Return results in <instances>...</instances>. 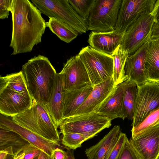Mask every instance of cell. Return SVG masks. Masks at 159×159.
Wrapping results in <instances>:
<instances>
[{"label":"cell","instance_id":"1","mask_svg":"<svg viewBox=\"0 0 159 159\" xmlns=\"http://www.w3.org/2000/svg\"><path fill=\"white\" fill-rule=\"evenodd\" d=\"M11 55L30 52L41 41L47 22L39 9L30 0H13Z\"/></svg>","mask_w":159,"mask_h":159},{"label":"cell","instance_id":"2","mask_svg":"<svg viewBox=\"0 0 159 159\" xmlns=\"http://www.w3.org/2000/svg\"><path fill=\"white\" fill-rule=\"evenodd\" d=\"M21 71L31 97L37 102L46 104L57 74L48 58L40 55L35 56L23 65Z\"/></svg>","mask_w":159,"mask_h":159},{"label":"cell","instance_id":"3","mask_svg":"<svg viewBox=\"0 0 159 159\" xmlns=\"http://www.w3.org/2000/svg\"><path fill=\"white\" fill-rule=\"evenodd\" d=\"M11 117L19 125L47 140L57 142L60 141L61 133L44 104L33 99L30 108Z\"/></svg>","mask_w":159,"mask_h":159},{"label":"cell","instance_id":"4","mask_svg":"<svg viewBox=\"0 0 159 159\" xmlns=\"http://www.w3.org/2000/svg\"><path fill=\"white\" fill-rule=\"evenodd\" d=\"M78 55L93 86L112 78L114 59L111 55L97 51L89 46L83 48Z\"/></svg>","mask_w":159,"mask_h":159},{"label":"cell","instance_id":"5","mask_svg":"<svg viewBox=\"0 0 159 159\" xmlns=\"http://www.w3.org/2000/svg\"><path fill=\"white\" fill-rule=\"evenodd\" d=\"M41 13L53 17L67 24L78 33L86 32L85 20L75 11L68 0H31Z\"/></svg>","mask_w":159,"mask_h":159},{"label":"cell","instance_id":"6","mask_svg":"<svg viewBox=\"0 0 159 159\" xmlns=\"http://www.w3.org/2000/svg\"><path fill=\"white\" fill-rule=\"evenodd\" d=\"M122 0H96L87 21L88 30L97 32L115 30Z\"/></svg>","mask_w":159,"mask_h":159},{"label":"cell","instance_id":"7","mask_svg":"<svg viewBox=\"0 0 159 159\" xmlns=\"http://www.w3.org/2000/svg\"><path fill=\"white\" fill-rule=\"evenodd\" d=\"M111 120L96 112L75 116L64 120L59 127L60 133L89 134L96 136L111 125Z\"/></svg>","mask_w":159,"mask_h":159},{"label":"cell","instance_id":"8","mask_svg":"<svg viewBox=\"0 0 159 159\" xmlns=\"http://www.w3.org/2000/svg\"><path fill=\"white\" fill-rule=\"evenodd\" d=\"M154 17L152 12L144 14L128 29L124 35L122 48L127 50L129 55L134 53L149 39Z\"/></svg>","mask_w":159,"mask_h":159},{"label":"cell","instance_id":"9","mask_svg":"<svg viewBox=\"0 0 159 159\" xmlns=\"http://www.w3.org/2000/svg\"><path fill=\"white\" fill-rule=\"evenodd\" d=\"M138 87L132 127L137 125L151 112L159 107V85L157 82L148 80Z\"/></svg>","mask_w":159,"mask_h":159},{"label":"cell","instance_id":"10","mask_svg":"<svg viewBox=\"0 0 159 159\" xmlns=\"http://www.w3.org/2000/svg\"><path fill=\"white\" fill-rule=\"evenodd\" d=\"M156 0H122L115 28L124 35L129 27L143 15L151 13Z\"/></svg>","mask_w":159,"mask_h":159},{"label":"cell","instance_id":"11","mask_svg":"<svg viewBox=\"0 0 159 159\" xmlns=\"http://www.w3.org/2000/svg\"><path fill=\"white\" fill-rule=\"evenodd\" d=\"M129 140L140 159H159V124Z\"/></svg>","mask_w":159,"mask_h":159},{"label":"cell","instance_id":"12","mask_svg":"<svg viewBox=\"0 0 159 159\" xmlns=\"http://www.w3.org/2000/svg\"><path fill=\"white\" fill-rule=\"evenodd\" d=\"M61 72L65 91H71L91 85L85 66L78 55L68 59Z\"/></svg>","mask_w":159,"mask_h":159},{"label":"cell","instance_id":"13","mask_svg":"<svg viewBox=\"0 0 159 159\" xmlns=\"http://www.w3.org/2000/svg\"><path fill=\"white\" fill-rule=\"evenodd\" d=\"M0 125L17 133L32 145L45 152L53 158V152L56 148H68L62 147L59 142L47 140L19 125L14 121L11 117H9L0 114Z\"/></svg>","mask_w":159,"mask_h":159},{"label":"cell","instance_id":"14","mask_svg":"<svg viewBox=\"0 0 159 159\" xmlns=\"http://www.w3.org/2000/svg\"><path fill=\"white\" fill-rule=\"evenodd\" d=\"M116 86L112 78L94 86L82 105L68 118L95 112L111 96Z\"/></svg>","mask_w":159,"mask_h":159},{"label":"cell","instance_id":"15","mask_svg":"<svg viewBox=\"0 0 159 159\" xmlns=\"http://www.w3.org/2000/svg\"><path fill=\"white\" fill-rule=\"evenodd\" d=\"M33 100L30 95L7 89H0V114L12 117L23 113L31 107Z\"/></svg>","mask_w":159,"mask_h":159},{"label":"cell","instance_id":"16","mask_svg":"<svg viewBox=\"0 0 159 159\" xmlns=\"http://www.w3.org/2000/svg\"><path fill=\"white\" fill-rule=\"evenodd\" d=\"M151 39L150 38L133 54L129 55L125 64V75L130 81L137 86L148 81L145 74L144 68Z\"/></svg>","mask_w":159,"mask_h":159},{"label":"cell","instance_id":"17","mask_svg":"<svg viewBox=\"0 0 159 159\" xmlns=\"http://www.w3.org/2000/svg\"><path fill=\"white\" fill-rule=\"evenodd\" d=\"M124 35L115 30L107 32L92 31L89 34L88 43L93 49L111 55L122 43Z\"/></svg>","mask_w":159,"mask_h":159},{"label":"cell","instance_id":"18","mask_svg":"<svg viewBox=\"0 0 159 159\" xmlns=\"http://www.w3.org/2000/svg\"><path fill=\"white\" fill-rule=\"evenodd\" d=\"M130 82L128 79L116 85L111 96L102 104L95 112L107 117L111 120L116 118H121L124 93Z\"/></svg>","mask_w":159,"mask_h":159},{"label":"cell","instance_id":"19","mask_svg":"<svg viewBox=\"0 0 159 159\" xmlns=\"http://www.w3.org/2000/svg\"><path fill=\"white\" fill-rule=\"evenodd\" d=\"M63 75L61 72L57 73L54 88L51 97L46 104L52 120L58 127L63 121Z\"/></svg>","mask_w":159,"mask_h":159},{"label":"cell","instance_id":"20","mask_svg":"<svg viewBox=\"0 0 159 159\" xmlns=\"http://www.w3.org/2000/svg\"><path fill=\"white\" fill-rule=\"evenodd\" d=\"M121 132L119 125H115L97 143L86 149L87 159H105L116 143Z\"/></svg>","mask_w":159,"mask_h":159},{"label":"cell","instance_id":"21","mask_svg":"<svg viewBox=\"0 0 159 159\" xmlns=\"http://www.w3.org/2000/svg\"><path fill=\"white\" fill-rule=\"evenodd\" d=\"M93 87L91 85H88L75 90L64 91L63 120L68 118L82 105Z\"/></svg>","mask_w":159,"mask_h":159},{"label":"cell","instance_id":"22","mask_svg":"<svg viewBox=\"0 0 159 159\" xmlns=\"http://www.w3.org/2000/svg\"><path fill=\"white\" fill-rule=\"evenodd\" d=\"M33 145L17 133L0 125V151L11 147L16 158Z\"/></svg>","mask_w":159,"mask_h":159},{"label":"cell","instance_id":"23","mask_svg":"<svg viewBox=\"0 0 159 159\" xmlns=\"http://www.w3.org/2000/svg\"><path fill=\"white\" fill-rule=\"evenodd\" d=\"M144 72L148 80L159 81V40L151 39Z\"/></svg>","mask_w":159,"mask_h":159},{"label":"cell","instance_id":"24","mask_svg":"<svg viewBox=\"0 0 159 159\" xmlns=\"http://www.w3.org/2000/svg\"><path fill=\"white\" fill-rule=\"evenodd\" d=\"M129 55L128 51L123 49L121 45L118 46L111 55L114 59L112 78L116 85L128 79L125 74V66Z\"/></svg>","mask_w":159,"mask_h":159},{"label":"cell","instance_id":"25","mask_svg":"<svg viewBox=\"0 0 159 159\" xmlns=\"http://www.w3.org/2000/svg\"><path fill=\"white\" fill-rule=\"evenodd\" d=\"M7 89L30 96L22 71L0 77V89Z\"/></svg>","mask_w":159,"mask_h":159},{"label":"cell","instance_id":"26","mask_svg":"<svg viewBox=\"0 0 159 159\" xmlns=\"http://www.w3.org/2000/svg\"><path fill=\"white\" fill-rule=\"evenodd\" d=\"M48 27L51 31L61 40L67 43L76 38L78 33L65 23L53 17H49L47 22Z\"/></svg>","mask_w":159,"mask_h":159},{"label":"cell","instance_id":"27","mask_svg":"<svg viewBox=\"0 0 159 159\" xmlns=\"http://www.w3.org/2000/svg\"><path fill=\"white\" fill-rule=\"evenodd\" d=\"M138 91V87L134 83L130 82L126 88L124 94L121 118L133 119L135 101Z\"/></svg>","mask_w":159,"mask_h":159},{"label":"cell","instance_id":"28","mask_svg":"<svg viewBox=\"0 0 159 159\" xmlns=\"http://www.w3.org/2000/svg\"><path fill=\"white\" fill-rule=\"evenodd\" d=\"M63 137L61 143L65 147L69 149L75 150L82 146V144L85 141L95 136L89 134L72 133L62 134Z\"/></svg>","mask_w":159,"mask_h":159},{"label":"cell","instance_id":"29","mask_svg":"<svg viewBox=\"0 0 159 159\" xmlns=\"http://www.w3.org/2000/svg\"><path fill=\"white\" fill-rule=\"evenodd\" d=\"M159 124V107L151 112L140 124L132 127L131 132L132 138L147 129Z\"/></svg>","mask_w":159,"mask_h":159},{"label":"cell","instance_id":"30","mask_svg":"<svg viewBox=\"0 0 159 159\" xmlns=\"http://www.w3.org/2000/svg\"><path fill=\"white\" fill-rule=\"evenodd\" d=\"M96 0H68L76 12L87 22Z\"/></svg>","mask_w":159,"mask_h":159},{"label":"cell","instance_id":"31","mask_svg":"<svg viewBox=\"0 0 159 159\" xmlns=\"http://www.w3.org/2000/svg\"><path fill=\"white\" fill-rule=\"evenodd\" d=\"M116 159H140L127 137Z\"/></svg>","mask_w":159,"mask_h":159},{"label":"cell","instance_id":"32","mask_svg":"<svg viewBox=\"0 0 159 159\" xmlns=\"http://www.w3.org/2000/svg\"><path fill=\"white\" fill-rule=\"evenodd\" d=\"M127 138L126 134L121 132L116 143L105 159H116Z\"/></svg>","mask_w":159,"mask_h":159},{"label":"cell","instance_id":"33","mask_svg":"<svg viewBox=\"0 0 159 159\" xmlns=\"http://www.w3.org/2000/svg\"><path fill=\"white\" fill-rule=\"evenodd\" d=\"M13 0H0V18H7L11 11Z\"/></svg>","mask_w":159,"mask_h":159},{"label":"cell","instance_id":"34","mask_svg":"<svg viewBox=\"0 0 159 159\" xmlns=\"http://www.w3.org/2000/svg\"><path fill=\"white\" fill-rule=\"evenodd\" d=\"M41 150L33 145L24 151L22 159H38Z\"/></svg>","mask_w":159,"mask_h":159},{"label":"cell","instance_id":"35","mask_svg":"<svg viewBox=\"0 0 159 159\" xmlns=\"http://www.w3.org/2000/svg\"><path fill=\"white\" fill-rule=\"evenodd\" d=\"M12 148L10 147L0 151V159H15Z\"/></svg>","mask_w":159,"mask_h":159},{"label":"cell","instance_id":"36","mask_svg":"<svg viewBox=\"0 0 159 159\" xmlns=\"http://www.w3.org/2000/svg\"><path fill=\"white\" fill-rule=\"evenodd\" d=\"M67 156L66 151L59 148H56L53 151V159H66Z\"/></svg>","mask_w":159,"mask_h":159},{"label":"cell","instance_id":"37","mask_svg":"<svg viewBox=\"0 0 159 159\" xmlns=\"http://www.w3.org/2000/svg\"><path fill=\"white\" fill-rule=\"evenodd\" d=\"M151 39L152 40H159V23L154 22L152 30Z\"/></svg>","mask_w":159,"mask_h":159},{"label":"cell","instance_id":"38","mask_svg":"<svg viewBox=\"0 0 159 159\" xmlns=\"http://www.w3.org/2000/svg\"><path fill=\"white\" fill-rule=\"evenodd\" d=\"M155 22L159 23V0H156L152 11Z\"/></svg>","mask_w":159,"mask_h":159},{"label":"cell","instance_id":"39","mask_svg":"<svg viewBox=\"0 0 159 159\" xmlns=\"http://www.w3.org/2000/svg\"><path fill=\"white\" fill-rule=\"evenodd\" d=\"M38 159H53L52 157L45 152L41 151Z\"/></svg>","mask_w":159,"mask_h":159},{"label":"cell","instance_id":"40","mask_svg":"<svg viewBox=\"0 0 159 159\" xmlns=\"http://www.w3.org/2000/svg\"><path fill=\"white\" fill-rule=\"evenodd\" d=\"M67 153V156L66 159H75L74 154V150L69 148L66 149Z\"/></svg>","mask_w":159,"mask_h":159},{"label":"cell","instance_id":"41","mask_svg":"<svg viewBox=\"0 0 159 159\" xmlns=\"http://www.w3.org/2000/svg\"><path fill=\"white\" fill-rule=\"evenodd\" d=\"M157 82L158 83V85H159V81H157Z\"/></svg>","mask_w":159,"mask_h":159}]
</instances>
